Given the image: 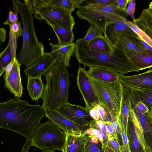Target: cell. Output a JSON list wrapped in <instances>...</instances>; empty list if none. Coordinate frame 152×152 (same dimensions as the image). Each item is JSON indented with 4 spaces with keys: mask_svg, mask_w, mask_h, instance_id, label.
<instances>
[{
    "mask_svg": "<svg viewBox=\"0 0 152 152\" xmlns=\"http://www.w3.org/2000/svg\"><path fill=\"white\" fill-rule=\"evenodd\" d=\"M45 115L42 105L30 104L18 97L0 103V128L26 139H31Z\"/></svg>",
    "mask_w": 152,
    "mask_h": 152,
    "instance_id": "obj_1",
    "label": "cell"
},
{
    "mask_svg": "<svg viewBox=\"0 0 152 152\" xmlns=\"http://www.w3.org/2000/svg\"><path fill=\"white\" fill-rule=\"evenodd\" d=\"M74 55L79 64H83L85 68H105L122 75L140 71L125 53L115 47L110 53H97L89 49L81 39H78L75 42Z\"/></svg>",
    "mask_w": 152,
    "mask_h": 152,
    "instance_id": "obj_2",
    "label": "cell"
},
{
    "mask_svg": "<svg viewBox=\"0 0 152 152\" xmlns=\"http://www.w3.org/2000/svg\"><path fill=\"white\" fill-rule=\"evenodd\" d=\"M23 25V42L16 58L20 65L29 66L44 53V47L39 41L35 29L33 10L24 2L15 1Z\"/></svg>",
    "mask_w": 152,
    "mask_h": 152,
    "instance_id": "obj_3",
    "label": "cell"
},
{
    "mask_svg": "<svg viewBox=\"0 0 152 152\" xmlns=\"http://www.w3.org/2000/svg\"><path fill=\"white\" fill-rule=\"evenodd\" d=\"M46 83L42 99L45 109L57 110L62 105L68 103L70 82L69 72L65 66L57 62L44 75Z\"/></svg>",
    "mask_w": 152,
    "mask_h": 152,
    "instance_id": "obj_4",
    "label": "cell"
},
{
    "mask_svg": "<svg viewBox=\"0 0 152 152\" xmlns=\"http://www.w3.org/2000/svg\"><path fill=\"white\" fill-rule=\"evenodd\" d=\"M91 79L99 103L107 109L113 118L118 119L123 96V85L118 80L107 82Z\"/></svg>",
    "mask_w": 152,
    "mask_h": 152,
    "instance_id": "obj_5",
    "label": "cell"
},
{
    "mask_svg": "<svg viewBox=\"0 0 152 152\" xmlns=\"http://www.w3.org/2000/svg\"><path fill=\"white\" fill-rule=\"evenodd\" d=\"M125 13L118 7L117 0L113 4L106 6L91 8L79 7L76 11L77 17L87 21L91 26H96L104 32L107 26L112 22H126Z\"/></svg>",
    "mask_w": 152,
    "mask_h": 152,
    "instance_id": "obj_6",
    "label": "cell"
},
{
    "mask_svg": "<svg viewBox=\"0 0 152 152\" xmlns=\"http://www.w3.org/2000/svg\"><path fill=\"white\" fill-rule=\"evenodd\" d=\"M66 134L50 121L40 124L31 139L32 146L42 150L64 152Z\"/></svg>",
    "mask_w": 152,
    "mask_h": 152,
    "instance_id": "obj_7",
    "label": "cell"
},
{
    "mask_svg": "<svg viewBox=\"0 0 152 152\" xmlns=\"http://www.w3.org/2000/svg\"><path fill=\"white\" fill-rule=\"evenodd\" d=\"M35 18L52 26L73 29L75 24L72 13L64 9L46 4L33 9Z\"/></svg>",
    "mask_w": 152,
    "mask_h": 152,
    "instance_id": "obj_8",
    "label": "cell"
},
{
    "mask_svg": "<svg viewBox=\"0 0 152 152\" xmlns=\"http://www.w3.org/2000/svg\"><path fill=\"white\" fill-rule=\"evenodd\" d=\"M104 36L113 46L122 51L130 58L150 51L142 43L139 36L128 32L105 31Z\"/></svg>",
    "mask_w": 152,
    "mask_h": 152,
    "instance_id": "obj_9",
    "label": "cell"
},
{
    "mask_svg": "<svg viewBox=\"0 0 152 152\" xmlns=\"http://www.w3.org/2000/svg\"><path fill=\"white\" fill-rule=\"evenodd\" d=\"M76 84L82 94L86 107L90 109L99 103V100L96 94L90 77L85 67L80 66L77 70Z\"/></svg>",
    "mask_w": 152,
    "mask_h": 152,
    "instance_id": "obj_10",
    "label": "cell"
},
{
    "mask_svg": "<svg viewBox=\"0 0 152 152\" xmlns=\"http://www.w3.org/2000/svg\"><path fill=\"white\" fill-rule=\"evenodd\" d=\"M57 110L74 122L88 128L94 120L90 115V109L81 105L68 102L62 105Z\"/></svg>",
    "mask_w": 152,
    "mask_h": 152,
    "instance_id": "obj_11",
    "label": "cell"
},
{
    "mask_svg": "<svg viewBox=\"0 0 152 152\" xmlns=\"http://www.w3.org/2000/svg\"><path fill=\"white\" fill-rule=\"evenodd\" d=\"M51 121L65 133L81 136L88 128L78 124L61 114L57 110H45V115Z\"/></svg>",
    "mask_w": 152,
    "mask_h": 152,
    "instance_id": "obj_12",
    "label": "cell"
},
{
    "mask_svg": "<svg viewBox=\"0 0 152 152\" xmlns=\"http://www.w3.org/2000/svg\"><path fill=\"white\" fill-rule=\"evenodd\" d=\"M118 80L124 87L152 90V69L132 75H121Z\"/></svg>",
    "mask_w": 152,
    "mask_h": 152,
    "instance_id": "obj_13",
    "label": "cell"
},
{
    "mask_svg": "<svg viewBox=\"0 0 152 152\" xmlns=\"http://www.w3.org/2000/svg\"><path fill=\"white\" fill-rule=\"evenodd\" d=\"M57 62L50 52H45L33 64L26 68L23 73L27 77H41L44 75Z\"/></svg>",
    "mask_w": 152,
    "mask_h": 152,
    "instance_id": "obj_14",
    "label": "cell"
},
{
    "mask_svg": "<svg viewBox=\"0 0 152 152\" xmlns=\"http://www.w3.org/2000/svg\"><path fill=\"white\" fill-rule=\"evenodd\" d=\"M20 64L16 58L13 67L8 76L4 78V86L15 97H20L23 93L20 73Z\"/></svg>",
    "mask_w": 152,
    "mask_h": 152,
    "instance_id": "obj_15",
    "label": "cell"
},
{
    "mask_svg": "<svg viewBox=\"0 0 152 152\" xmlns=\"http://www.w3.org/2000/svg\"><path fill=\"white\" fill-rule=\"evenodd\" d=\"M51 51L50 52L57 62L61 63L66 67L71 66L70 61L72 56L74 53L75 43L61 45L57 43H50Z\"/></svg>",
    "mask_w": 152,
    "mask_h": 152,
    "instance_id": "obj_16",
    "label": "cell"
},
{
    "mask_svg": "<svg viewBox=\"0 0 152 152\" xmlns=\"http://www.w3.org/2000/svg\"><path fill=\"white\" fill-rule=\"evenodd\" d=\"M134 113L132 106L126 130L129 148L131 152H145L135 130L134 119Z\"/></svg>",
    "mask_w": 152,
    "mask_h": 152,
    "instance_id": "obj_17",
    "label": "cell"
},
{
    "mask_svg": "<svg viewBox=\"0 0 152 152\" xmlns=\"http://www.w3.org/2000/svg\"><path fill=\"white\" fill-rule=\"evenodd\" d=\"M64 152H85L88 139L87 134L81 136L66 133Z\"/></svg>",
    "mask_w": 152,
    "mask_h": 152,
    "instance_id": "obj_18",
    "label": "cell"
},
{
    "mask_svg": "<svg viewBox=\"0 0 152 152\" xmlns=\"http://www.w3.org/2000/svg\"><path fill=\"white\" fill-rule=\"evenodd\" d=\"M87 73L91 78L107 82H113L118 80L121 75L112 70L99 67H90Z\"/></svg>",
    "mask_w": 152,
    "mask_h": 152,
    "instance_id": "obj_19",
    "label": "cell"
},
{
    "mask_svg": "<svg viewBox=\"0 0 152 152\" xmlns=\"http://www.w3.org/2000/svg\"><path fill=\"white\" fill-rule=\"evenodd\" d=\"M127 88L135 104L141 102L148 107L149 111L152 109V90L136 88Z\"/></svg>",
    "mask_w": 152,
    "mask_h": 152,
    "instance_id": "obj_20",
    "label": "cell"
},
{
    "mask_svg": "<svg viewBox=\"0 0 152 152\" xmlns=\"http://www.w3.org/2000/svg\"><path fill=\"white\" fill-rule=\"evenodd\" d=\"M132 22L152 40V10L148 8L143 9L139 18Z\"/></svg>",
    "mask_w": 152,
    "mask_h": 152,
    "instance_id": "obj_21",
    "label": "cell"
},
{
    "mask_svg": "<svg viewBox=\"0 0 152 152\" xmlns=\"http://www.w3.org/2000/svg\"><path fill=\"white\" fill-rule=\"evenodd\" d=\"M44 87L41 77H27V89L32 100L37 101L42 97Z\"/></svg>",
    "mask_w": 152,
    "mask_h": 152,
    "instance_id": "obj_22",
    "label": "cell"
},
{
    "mask_svg": "<svg viewBox=\"0 0 152 152\" xmlns=\"http://www.w3.org/2000/svg\"><path fill=\"white\" fill-rule=\"evenodd\" d=\"M85 42L89 49L97 53H110L113 51L115 47L103 35Z\"/></svg>",
    "mask_w": 152,
    "mask_h": 152,
    "instance_id": "obj_23",
    "label": "cell"
},
{
    "mask_svg": "<svg viewBox=\"0 0 152 152\" xmlns=\"http://www.w3.org/2000/svg\"><path fill=\"white\" fill-rule=\"evenodd\" d=\"M10 32L9 45L13 56L16 57V51L17 45V39L18 37L22 35L23 29L22 28L21 22L18 21L9 26Z\"/></svg>",
    "mask_w": 152,
    "mask_h": 152,
    "instance_id": "obj_24",
    "label": "cell"
},
{
    "mask_svg": "<svg viewBox=\"0 0 152 152\" xmlns=\"http://www.w3.org/2000/svg\"><path fill=\"white\" fill-rule=\"evenodd\" d=\"M51 27L57 37V44L65 45L73 42L74 35L73 29L53 26Z\"/></svg>",
    "mask_w": 152,
    "mask_h": 152,
    "instance_id": "obj_25",
    "label": "cell"
},
{
    "mask_svg": "<svg viewBox=\"0 0 152 152\" xmlns=\"http://www.w3.org/2000/svg\"><path fill=\"white\" fill-rule=\"evenodd\" d=\"M130 59L140 71L150 68L152 67V51L142 53Z\"/></svg>",
    "mask_w": 152,
    "mask_h": 152,
    "instance_id": "obj_26",
    "label": "cell"
},
{
    "mask_svg": "<svg viewBox=\"0 0 152 152\" xmlns=\"http://www.w3.org/2000/svg\"><path fill=\"white\" fill-rule=\"evenodd\" d=\"M82 0H47V4L64 9L72 13L78 7Z\"/></svg>",
    "mask_w": 152,
    "mask_h": 152,
    "instance_id": "obj_27",
    "label": "cell"
},
{
    "mask_svg": "<svg viewBox=\"0 0 152 152\" xmlns=\"http://www.w3.org/2000/svg\"><path fill=\"white\" fill-rule=\"evenodd\" d=\"M87 142L85 152H104L103 145L95 135L86 134Z\"/></svg>",
    "mask_w": 152,
    "mask_h": 152,
    "instance_id": "obj_28",
    "label": "cell"
},
{
    "mask_svg": "<svg viewBox=\"0 0 152 152\" xmlns=\"http://www.w3.org/2000/svg\"><path fill=\"white\" fill-rule=\"evenodd\" d=\"M86 134L94 135L96 136L102 143L103 146L109 143L108 137L100 130L95 120L90 127L85 131L83 134Z\"/></svg>",
    "mask_w": 152,
    "mask_h": 152,
    "instance_id": "obj_29",
    "label": "cell"
},
{
    "mask_svg": "<svg viewBox=\"0 0 152 152\" xmlns=\"http://www.w3.org/2000/svg\"><path fill=\"white\" fill-rule=\"evenodd\" d=\"M105 31L115 32H128L137 35L125 22L121 21L114 22L109 23L106 27L104 31Z\"/></svg>",
    "mask_w": 152,
    "mask_h": 152,
    "instance_id": "obj_30",
    "label": "cell"
},
{
    "mask_svg": "<svg viewBox=\"0 0 152 152\" xmlns=\"http://www.w3.org/2000/svg\"><path fill=\"white\" fill-rule=\"evenodd\" d=\"M15 58L12 55L10 47L7 45L5 49L0 53V76L5 72L4 69L6 66Z\"/></svg>",
    "mask_w": 152,
    "mask_h": 152,
    "instance_id": "obj_31",
    "label": "cell"
},
{
    "mask_svg": "<svg viewBox=\"0 0 152 152\" xmlns=\"http://www.w3.org/2000/svg\"><path fill=\"white\" fill-rule=\"evenodd\" d=\"M116 1V0H82L79 7L93 8L106 6L113 4Z\"/></svg>",
    "mask_w": 152,
    "mask_h": 152,
    "instance_id": "obj_32",
    "label": "cell"
},
{
    "mask_svg": "<svg viewBox=\"0 0 152 152\" xmlns=\"http://www.w3.org/2000/svg\"><path fill=\"white\" fill-rule=\"evenodd\" d=\"M126 23L138 35L140 39L152 48V40L144 32L140 29L132 21L127 20Z\"/></svg>",
    "mask_w": 152,
    "mask_h": 152,
    "instance_id": "obj_33",
    "label": "cell"
},
{
    "mask_svg": "<svg viewBox=\"0 0 152 152\" xmlns=\"http://www.w3.org/2000/svg\"><path fill=\"white\" fill-rule=\"evenodd\" d=\"M102 30L96 26H91L88 28L85 36L81 39L85 42L90 41L97 37L102 36Z\"/></svg>",
    "mask_w": 152,
    "mask_h": 152,
    "instance_id": "obj_34",
    "label": "cell"
},
{
    "mask_svg": "<svg viewBox=\"0 0 152 152\" xmlns=\"http://www.w3.org/2000/svg\"><path fill=\"white\" fill-rule=\"evenodd\" d=\"M150 124L143 130L145 141L149 147L152 151V122L149 121Z\"/></svg>",
    "mask_w": 152,
    "mask_h": 152,
    "instance_id": "obj_35",
    "label": "cell"
},
{
    "mask_svg": "<svg viewBox=\"0 0 152 152\" xmlns=\"http://www.w3.org/2000/svg\"><path fill=\"white\" fill-rule=\"evenodd\" d=\"M130 96L132 106L134 112L142 114H147L149 112V109L144 103L139 102L135 104L130 95Z\"/></svg>",
    "mask_w": 152,
    "mask_h": 152,
    "instance_id": "obj_36",
    "label": "cell"
},
{
    "mask_svg": "<svg viewBox=\"0 0 152 152\" xmlns=\"http://www.w3.org/2000/svg\"><path fill=\"white\" fill-rule=\"evenodd\" d=\"M118 119H114L111 121L112 126L115 129L117 138L118 141L123 149V142L122 137L121 130L118 121Z\"/></svg>",
    "mask_w": 152,
    "mask_h": 152,
    "instance_id": "obj_37",
    "label": "cell"
},
{
    "mask_svg": "<svg viewBox=\"0 0 152 152\" xmlns=\"http://www.w3.org/2000/svg\"><path fill=\"white\" fill-rule=\"evenodd\" d=\"M94 107L96 109L100 120L104 123L109 121L107 115L104 108L99 103L95 104Z\"/></svg>",
    "mask_w": 152,
    "mask_h": 152,
    "instance_id": "obj_38",
    "label": "cell"
},
{
    "mask_svg": "<svg viewBox=\"0 0 152 152\" xmlns=\"http://www.w3.org/2000/svg\"><path fill=\"white\" fill-rule=\"evenodd\" d=\"M134 112L143 130L146 129L150 124L148 120L147 114H142L134 111Z\"/></svg>",
    "mask_w": 152,
    "mask_h": 152,
    "instance_id": "obj_39",
    "label": "cell"
},
{
    "mask_svg": "<svg viewBox=\"0 0 152 152\" xmlns=\"http://www.w3.org/2000/svg\"><path fill=\"white\" fill-rule=\"evenodd\" d=\"M125 14L129 16L131 18L134 20V13L135 11L136 3L134 0H129Z\"/></svg>",
    "mask_w": 152,
    "mask_h": 152,
    "instance_id": "obj_40",
    "label": "cell"
},
{
    "mask_svg": "<svg viewBox=\"0 0 152 152\" xmlns=\"http://www.w3.org/2000/svg\"><path fill=\"white\" fill-rule=\"evenodd\" d=\"M18 13L13 12L10 10L7 19L4 21L3 24L5 25H10L11 24L16 22L18 21Z\"/></svg>",
    "mask_w": 152,
    "mask_h": 152,
    "instance_id": "obj_41",
    "label": "cell"
},
{
    "mask_svg": "<svg viewBox=\"0 0 152 152\" xmlns=\"http://www.w3.org/2000/svg\"><path fill=\"white\" fill-rule=\"evenodd\" d=\"M108 139L110 145L116 152H121V150H123L120 145L118 140L113 137L109 133Z\"/></svg>",
    "mask_w": 152,
    "mask_h": 152,
    "instance_id": "obj_42",
    "label": "cell"
},
{
    "mask_svg": "<svg viewBox=\"0 0 152 152\" xmlns=\"http://www.w3.org/2000/svg\"><path fill=\"white\" fill-rule=\"evenodd\" d=\"M108 133L113 137L117 140L116 132L113 128L112 123L109 121L104 123Z\"/></svg>",
    "mask_w": 152,
    "mask_h": 152,
    "instance_id": "obj_43",
    "label": "cell"
},
{
    "mask_svg": "<svg viewBox=\"0 0 152 152\" xmlns=\"http://www.w3.org/2000/svg\"><path fill=\"white\" fill-rule=\"evenodd\" d=\"M129 0H117L118 8L125 14Z\"/></svg>",
    "mask_w": 152,
    "mask_h": 152,
    "instance_id": "obj_44",
    "label": "cell"
},
{
    "mask_svg": "<svg viewBox=\"0 0 152 152\" xmlns=\"http://www.w3.org/2000/svg\"><path fill=\"white\" fill-rule=\"evenodd\" d=\"M96 122L100 130L108 137L109 133L104 123L100 120L96 121Z\"/></svg>",
    "mask_w": 152,
    "mask_h": 152,
    "instance_id": "obj_45",
    "label": "cell"
},
{
    "mask_svg": "<svg viewBox=\"0 0 152 152\" xmlns=\"http://www.w3.org/2000/svg\"><path fill=\"white\" fill-rule=\"evenodd\" d=\"M16 58V57L5 67L4 69L5 74L4 76V78L7 77L10 73L13 67Z\"/></svg>",
    "mask_w": 152,
    "mask_h": 152,
    "instance_id": "obj_46",
    "label": "cell"
},
{
    "mask_svg": "<svg viewBox=\"0 0 152 152\" xmlns=\"http://www.w3.org/2000/svg\"><path fill=\"white\" fill-rule=\"evenodd\" d=\"M89 113L90 116L95 121L99 120V117L95 108L94 107L90 109Z\"/></svg>",
    "mask_w": 152,
    "mask_h": 152,
    "instance_id": "obj_47",
    "label": "cell"
},
{
    "mask_svg": "<svg viewBox=\"0 0 152 152\" xmlns=\"http://www.w3.org/2000/svg\"><path fill=\"white\" fill-rule=\"evenodd\" d=\"M6 37V31L3 28H0V43L5 41Z\"/></svg>",
    "mask_w": 152,
    "mask_h": 152,
    "instance_id": "obj_48",
    "label": "cell"
},
{
    "mask_svg": "<svg viewBox=\"0 0 152 152\" xmlns=\"http://www.w3.org/2000/svg\"><path fill=\"white\" fill-rule=\"evenodd\" d=\"M31 146V139H26V141L22 148L21 152H28Z\"/></svg>",
    "mask_w": 152,
    "mask_h": 152,
    "instance_id": "obj_49",
    "label": "cell"
},
{
    "mask_svg": "<svg viewBox=\"0 0 152 152\" xmlns=\"http://www.w3.org/2000/svg\"><path fill=\"white\" fill-rule=\"evenodd\" d=\"M103 148L104 152H116L109 143L107 145L103 146Z\"/></svg>",
    "mask_w": 152,
    "mask_h": 152,
    "instance_id": "obj_50",
    "label": "cell"
},
{
    "mask_svg": "<svg viewBox=\"0 0 152 152\" xmlns=\"http://www.w3.org/2000/svg\"><path fill=\"white\" fill-rule=\"evenodd\" d=\"M148 116L149 118L152 120V110L150 111L148 113Z\"/></svg>",
    "mask_w": 152,
    "mask_h": 152,
    "instance_id": "obj_51",
    "label": "cell"
},
{
    "mask_svg": "<svg viewBox=\"0 0 152 152\" xmlns=\"http://www.w3.org/2000/svg\"><path fill=\"white\" fill-rule=\"evenodd\" d=\"M41 152H55V151L50 150H42Z\"/></svg>",
    "mask_w": 152,
    "mask_h": 152,
    "instance_id": "obj_52",
    "label": "cell"
},
{
    "mask_svg": "<svg viewBox=\"0 0 152 152\" xmlns=\"http://www.w3.org/2000/svg\"><path fill=\"white\" fill-rule=\"evenodd\" d=\"M148 8L152 10V1L149 4Z\"/></svg>",
    "mask_w": 152,
    "mask_h": 152,
    "instance_id": "obj_53",
    "label": "cell"
},
{
    "mask_svg": "<svg viewBox=\"0 0 152 152\" xmlns=\"http://www.w3.org/2000/svg\"><path fill=\"white\" fill-rule=\"evenodd\" d=\"M148 120L149 121H152V120H151L149 118H148Z\"/></svg>",
    "mask_w": 152,
    "mask_h": 152,
    "instance_id": "obj_54",
    "label": "cell"
},
{
    "mask_svg": "<svg viewBox=\"0 0 152 152\" xmlns=\"http://www.w3.org/2000/svg\"><path fill=\"white\" fill-rule=\"evenodd\" d=\"M121 152H124L123 150H122Z\"/></svg>",
    "mask_w": 152,
    "mask_h": 152,
    "instance_id": "obj_55",
    "label": "cell"
}]
</instances>
